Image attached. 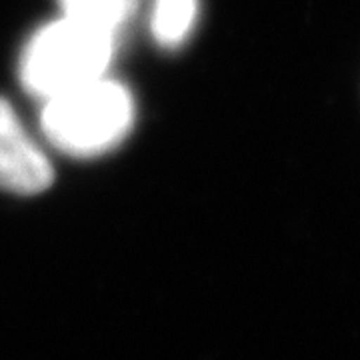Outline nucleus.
<instances>
[{"label": "nucleus", "instance_id": "obj_1", "mask_svg": "<svg viewBox=\"0 0 360 360\" xmlns=\"http://www.w3.org/2000/svg\"><path fill=\"white\" fill-rule=\"evenodd\" d=\"M40 124L49 142L65 155H104L132 129L134 98L124 84L103 77L49 98Z\"/></svg>", "mask_w": 360, "mask_h": 360}, {"label": "nucleus", "instance_id": "obj_2", "mask_svg": "<svg viewBox=\"0 0 360 360\" xmlns=\"http://www.w3.org/2000/svg\"><path fill=\"white\" fill-rule=\"evenodd\" d=\"M115 34L63 16L28 40L20 58V80L39 98H54L104 77L115 52Z\"/></svg>", "mask_w": 360, "mask_h": 360}, {"label": "nucleus", "instance_id": "obj_3", "mask_svg": "<svg viewBox=\"0 0 360 360\" xmlns=\"http://www.w3.org/2000/svg\"><path fill=\"white\" fill-rule=\"evenodd\" d=\"M54 180L51 160L22 129L11 103L0 98V191L34 196Z\"/></svg>", "mask_w": 360, "mask_h": 360}, {"label": "nucleus", "instance_id": "obj_4", "mask_svg": "<svg viewBox=\"0 0 360 360\" xmlns=\"http://www.w3.org/2000/svg\"><path fill=\"white\" fill-rule=\"evenodd\" d=\"M65 16L77 18L92 26H98L110 34H118L120 28L136 13L141 0H58Z\"/></svg>", "mask_w": 360, "mask_h": 360}, {"label": "nucleus", "instance_id": "obj_5", "mask_svg": "<svg viewBox=\"0 0 360 360\" xmlns=\"http://www.w3.org/2000/svg\"><path fill=\"white\" fill-rule=\"evenodd\" d=\"M198 13L196 0H155L153 34L162 49L180 46L193 30Z\"/></svg>", "mask_w": 360, "mask_h": 360}]
</instances>
